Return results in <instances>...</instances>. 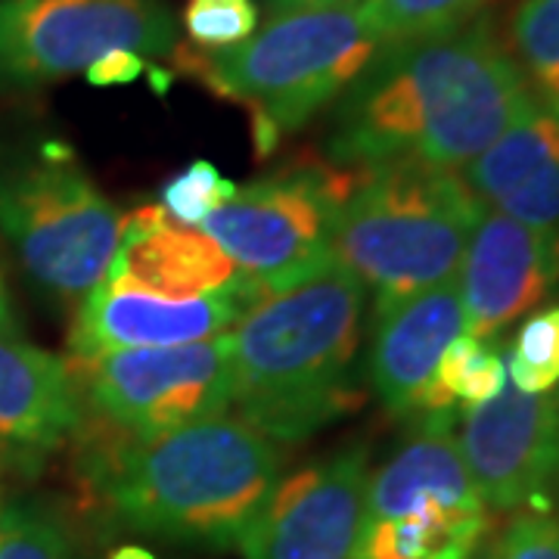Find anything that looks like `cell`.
<instances>
[{
    "mask_svg": "<svg viewBox=\"0 0 559 559\" xmlns=\"http://www.w3.org/2000/svg\"><path fill=\"white\" fill-rule=\"evenodd\" d=\"M507 380L525 395H547L559 382V308L525 320L507 352Z\"/></svg>",
    "mask_w": 559,
    "mask_h": 559,
    "instance_id": "cell-21",
    "label": "cell"
},
{
    "mask_svg": "<svg viewBox=\"0 0 559 559\" xmlns=\"http://www.w3.org/2000/svg\"><path fill=\"white\" fill-rule=\"evenodd\" d=\"M109 559H156L150 550H143V547H134V544H128V547H119V550H112V557Z\"/></svg>",
    "mask_w": 559,
    "mask_h": 559,
    "instance_id": "cell-28",
    "label": "cell"
},
{
    "mask_svg": "<svg viewBox=\"0 0 559 559\" xmlns=\"http://www.w3.org/2000/svg\"><path fill=\"white\" fill-rule=\"evenodd\" d=\"M267 289L249 274L200 296H165L124 277H103L81 299L69 336L72 360H91L128 348H165L215 340L234 330Z\"/></svg>",
    "mask_w": 559,
    "mask_h": 559,
    "instance_id": "cell-10",
    "label": "cell"
},
{
    "mask_svg": "<svg viewBox=\"0 0 559 559\" xmlns=\"http://www.w3.org/2000/svg\"><path fill=\"white\" fill-rule=\"evenodd\" d=\"M503 385H507V364L498 348L488 340H476L463 333L444 348L436 380L429 385V395L423 404V414L454 411L457 404L473 407V404L495 399Z\"/></svg>",
    "mask_w": 559,
    "mask_h": 559,
    "instance_id": "cell-18",
    "label": "cell"
},
{
    "mask_svg": "<svg viewBox=\"0 0 559 559\" xmlns=\"http://www.w3.org/2000/svg\"><path fill=\"white\" fill-rule=\"evenodd\" d=\"M463 333L457 277L377 308L370 380L382 404L399 417L419 414L444 348Z\"/></svg>",
    "mask_w": 559,
    "mask_h": 559,
    "instance_id": "cell-14",
    "label": "cell"
},
{
    "mask_svg": "<svg viewBox=\"0 0 559 559\" xmlns=\"http://www.w3.org/2000/svg\"><path fill=\"white\" fill-rule=\"evenodd\" d=\"M457 448L488 510L535 507L559 476V399L507 380L495 399L463 407Z\"/></svg>",
    "mask_w": 559,
    "mask_h": 559,
    "instance_id": "cell-12",
    "label": "cell"
},
{
    "mask_svg": "<svg viewBox=\"0 0 559 559\" xmlns=\"http://www.w3.org/2000/svg\"><path fill=\"white\" fill-rule=\"evenodd\" d=\"M358 168L296 162L237 187L202 234L267 293L289 289L333 261V230Z\"/></svg>",
    "mask_w": 559,
    "mask_h": 559,
    "instance_id": "cell-6",
    "label": "cell"
},
{
    "mask_svg": "<svg viewBox=\"0 0 559 559\" xmlns=\"http://www.w3.org/2000/svg\"><path fill=\"white\" fill-rule=\"evenodd\" d=\"M237 274L240 267L209 234L171 221L162 205H143L121 218L119 252L106 277H124L165 296H200Z\"/></svg>",
    "mask_w": 559,
    "mask_h": 559,
    "instance_id": "cell-17",
    "label": "cell"
},
{
    "mask_svg": "<svg viewBox=\"0 0 559 559\" xmlns=\"http://www.w3.org/2000/svg\"><path fill=\"white\" fill-rule=\"evenodd\" d=\"M0 230L47 293L81 301L109 274L121 215L81 168L47 156L0 171Z\"/></svg>",
    "mask_w": 559,
    "mask_h": 559,
    "instance_id": "cell-7",
    "label": "cell"
},
{
    "mask_svg": "<svg viewBox=\"0 0 559 559\" xmlns=\"http://www.w3.org/2000/svg\"><path fill=\"white\" fill-rule=\"evenodd\" d=\"M227 333L190 345L109 352L69 367L97 417L134 439H156L234 407Z\"/></svg>",
    "mask_w": 559,
    "mask_h": 559,
    "instance_id": "cell-9",
    "label": "cell"
},
{
    "mask_svg": "<svg viewBox=\"0 0 559 559\" xmlns=\"http://www.w3.org/2000/svg\"><path fill=\"white\" fill-rule=\"evenodd\" d=\"M0 323H10V308H7V293H3V283H0Z\"/></svg>",
    "mask_w": 559,
    "mask_h": 559,
    "instance_id": "cell-29",
    "label": "cell"
},
{
    "mask_svg": "<svg viewBox=\"0 0 559 559\" xmlns=\"http://www.w3.org/2000/svg\"><path fill=\"white\" fill-rule=\"evenodd\" d=\"M237 193V183L221 175L212 162H193L162 187V209L183 227H200L212 212Z\"/></svg>",
    "mask_w": 559,
    "mask_h": 559,
    "instance_id": "cell-23",
    "label": "cell"
},
{
    "mask_svg": "<svg viewBox=\"0 0 559 559\" xmlns=\"http://www.w3.org/2000/svg\"><path fill=\"white\" fill-rule=\"evenodd\" d=\"M187 38L197 50H230L259 28V7L252 0H190L183 10Z\"/></svg>",
    "mask_w": 559,
    "mask_h": 559,
    "instance_id": "cell-24",
    "label": "cell"
},
{
    "mask_svg": "<svg viewBox=\"0 0 559 559\" xmlns=\"http://www.w3.org/2000/svg\"><path fill=\"white\" fill-rule=\"evenodd\" d=\"M360 0H267L274 13H289V10H326V7H358Z\"/></svg>",
    "mask_w": 559,
    "mask_h": 559,
    "instance_id": "cell-27",
    "label": "cell"
},
{
    "mask_svg": "<svg viewBox=\"0 0 559 559\" xmlns=\"http://www.w3.org/2000/svg\"><path fill=\"white\" fill-rule=\"evenodd\" d=\"M485 559H559V516L538 503L522 507L491 540Z\"/></svg>",
    "mask_w": 559,
    "mask_h": 559,
    "instance_id": "cell-25",
    "label": "cell"
},
{
    "mask_svg": "<svg viewBox=\"0 0 559 559\" xmlns=\"http://www.w3.org/2000/svg\"><path fill=\"white\" fill-rule=\"evenodd\" d=\"M0 559H81L60 522L32 507L0 513Z\"/></svg>",
    "mask_w": 559,
    "mask_h": 559,
    "instance_id": "cell-22",
    "label": "cell"
},
{
    "mask_svg": "<svg viewBox=\"0 0 559 559\" xmlns=\"http://www.w3.org/2000/svg\"><path fill=\"white\" fill-rule=\"evenodd\" d=\"M81 419L72 367L0 323V444L50 451L75 436Z\"/></svg>",
    "mask_w": 559,
    "mask_h": 559,
    "instance_id": "cell-16",
    "label": "cell"
},
{
    "mask_svg": "<svg viewBox=\"0 0 559 559\" xmlns=\"http://www.w3.org/2000/svg\"><path fill=\"white\" fill-rule=\"evenodd\" d=\"M507 50L532 97L559 106V0H520L507 28Z\"/></svg>",
    "mask_w": 559,
    "mask_h": 559,
    "instance_id": "cell-19",
    "label": "cell"
},
{
    "mask_svg": "<svg viewBox=\"0 0 559 559\" xmlns=\"http://www.w3.org/2000/svg\"><path fill=\"white\" fill-rule=\"evenodd\" d=\"M380 50L360 7H326L274 13L230 50L180 47L178 60L215 94L249 106L261 153H267L280 134L296 131L342 97Z\"/></svg>",
    "mask_w": 559,
    "mask_h": 559,
    "instance_id": "cell-5",
    "label": "cell"
},
{
    "mask_svg": "<svg viewBox=\"0 0 559 559\" xmlns=\"http://www.w3.org/2000/svg\"><path fill=\"white\" fill-rule=\"evenodd\" d=\"M175 47L162 0H0V91L87 72L109 50L168 57Z\"/></svg>",
    "mask_w": 559,
    "mask_h": 559,
    "instance_id": "cell-8",
    "label": "cell"
},
{
    "mask_svg": "<svg viewBox=\"0 0 559 559\" xmlns=\"http://www.w3.org/2000/svg\"><path fill=\"white\" fill-rule=\"evenodd\" d=\"M81 481L124 525L162 538L237 544L280 481L277 444L240 417L134 439L103 419L81 439Z\"/></svg>",
    "mask_w": 559,
    "mask_h": 559,
    "instance_id": "cell-2",
    "label": "cell"
},
{
    "mask_svg": "<svg viewBox=\"0 0 559 559\" xmlns=\"http://www.w3.org/2000/svg\"><path fill=\"white\" fill-rule=\"evenodd\" d=\"M557 280V237L485 205L457 271L466 336L491 342L547 299Z\"/></svg>",
    "mask_w": 559,
    "mask_h": 559,
    "instance_id": "cell-13",
    "label": "cell"
},
{
    "mask_svg": "<svg viewBox=\"0 0 559 559\" xmlns=\"http://www.w3.org/2000/svg\"><path fill=\"white\" fill-rule=\"evenodd\" d=\"M485 205L460 178L419 162L358 168L333 230V259L377 308L454 280Z\"/></svg>",
    "mask_w": 559,
    "mask_h": 559,
    "instance_id": "cell-4",
    "label": "cell"
},
{
    "mask_svg": "<svg viewBox=\"0 0 559 559\" xmlns=\"http://www.w3.org/2000/svg\"><path fill=\"white\" fill-rule=\"evenodd\" d=\"M370 466L342 451L280 479L240 532L242 559H358Z\"/></svg>",
    "mask_w": 559,
    "mask_h": 559,
    "instance_id": "cell-11",
    "label": "cell"
},
{
    "mask_svg": "<svg viewBox=\"0 0 559 559\" xmlns=\"http://www.w3.org/2000/svg\"><path fill=\"white\" fill-rule=\"evenodd\" d=\"M146 72V62L140 60L134 50H109L100 60L87 66V81L97 87H112V84H131Z\"/></svg>",
    "mask_w": 559,
    "mask_h": 559,
    "instance_id": "cell-26",
    "label": "cell"
},
{
    "mask_svg": "<svg viewBox=\"0 0 559 559\" xmlns=\"http://www.w3.org/2000/svg\"><path fill=\"white\" fill-rule=\"evenodd\" d=\"M532 100L488 20L382 47L340 97L330 159L348 168L419 162L463 171Z\"/></svg>",
    "mask_w": 559,
    "mask_h": 559,
    "instance_id": "cell-1",
    "label": "cell"
},
{
    "mask_svg": "<svg viewBox=\"0 0 559 559\" xmlns=\"http://www.w3.org/2000/svg\"><path fill=\"white\" fill-rule=\"evenodd\" d=\"M460 178L481 205L559 240V106L532 97Z\"/></svg>",
    "mask_w": 559,
    "mask_h": 559,
    "instance_id": "cell-15",
    "label": "cell"
},
{
    "mask_svg": "<svg viewBox=\"0 0 559 559\" xmlns=\"http://www.w3.org/2000/svg\"><path fill=\"white\" fill-rule=\"evenodd\" d=\"M358 7L382 47H395L469 25L488 0H360Z\"/></svg>",
    "mask_w": 559,
    "mask_h": 559,
    "instance_id": "cell-20",
    "label": "cell"
},
{
    "mask_svg": "<svg viewBox=\"0 0 559 559\" xmlns=\"http://www.w3.org/2000/svg\"><path fill=\"white\" fill-rule=\"evenodd\" d=\"M360 311L364 283L336 259L261 296L227 333L240 419L271 441H301L358 407Z\"/></svg>",
    "mask_w": 559,
    "mask_h": 559,
    "instance_id": "cell-3",
    "label": "cell"
}]
</instances>
